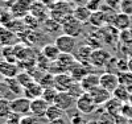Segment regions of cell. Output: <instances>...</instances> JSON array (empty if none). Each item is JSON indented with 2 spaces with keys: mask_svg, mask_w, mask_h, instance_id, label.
I'll use <instances>...</instances> for the list:
<instances>
[{
  "mask_svg": "<svg viewBox=\"0 0 132 124\" xmlns=\"http://www.w3.org/2000/svg\"><path fill=\"white\" fill-rule=\"evenodd\" d=\"M112 55L110 54L107 50L104 49H95L91 53L90 57V65L93 67H98V69H104V66L107 65V62L111 60Z\"/></svg>",
  "mask_w": 132,
  "mask_h": 124,
  "instance_id": "cell-5",
  "label": "cell"
},
{
  "mask_svg": "<svg viewBox=\"0 0 132 124\" xmlns=\"http://www.w3.org/2000/svg\"><path fill=\"white\" fill-rule=\"evenodd\" d=\"M11 111L21 116L30 114V99L25 96H17L11 100Z\"/></svg>",
  "mask_w": 132,
  "mask_h": 124,
  "instance_id": "cell-4",
  "label": "cell"
},
{
  "mask_svg": "<svg viewBox=\"0 0 132 124\" xmlns=\"http://www.w3.org/2000/svg\"><path fill=\"white\" fill-rule=\"evenodd\" d=\"M4 83H5L8 91L11 94L19 95V94H23V91H24V87L19 83V81L16 79V78H5Z\"/></svg>",
  "mask_w": 132,
  "mask_h": 124,
  "instance_id": "cell-20",
  "label": "cell"
},
{
  "mask_svg": "<svg viewBox=\"0 0 132 124\" xmlns=\"http://www.w3.org/2000/svg\"><path fill=\"white\" fill-rule=\"evenodd\" d=\"M120 50H122L123 55L127 58H132V40L120 42Z\"/></svg>",
  "mask_w": 132,
  "mask_h": 124,
  "instance_id": "cell-33",
  "label": "cell"
},
{
  "mask_svg": "<svg viewBox=\"0 0 132 124\" xmlns=\"http://www.w3.org/2000/svg\"><path fill=\"white\" fill-rule=\"evenodd\" d=\"M99 86L106 88L107 91H110V93H114L115 90L119 87L118 74L104 71L103 74H101V78H99Z\"/></svg>",
  "mask_w": 132,
  "mask_h": 124,
  "instance_id": "cell-7",
  "label": "cell"
},
{
  "mask_svg": "<svg viewBox=\"0 0 132 124\" xmlns=\"http://www.w3.org/2000/svg\"><path fill=\"white\" fill-rule=\"evenodd\" d=\"M96 107L98 106L95 104V102L93 100L89 93H85L75 100V108L83 115H90L93 112H95Z\"/></svg>",
  "mask_w": 132,
  "mask_h": 124,
  "instance_id": "cell-2",
  "label": "cell"
},
{
  "mask_svg": "<svg viewBox=\"0 0 132 124\" xmlns=\"http://www.w3.org/2000/svg\"><path fill=\"white\" fill-rule=\"evenodd\" d=\"M58 28H61V24H60L58 21L53 20L52 17L48 19L45 21V24H44V29H45V32H49V33H54Z\"/></svg>",
  "mask_w": 132,
  "mask_h": 124,
  "instance_id": "cell-30",
  "label": "cell"
},
{
  "mask_svg": "<svg viewBox=\"0 0 132 124\" xmlns=\"http://www.w3.org/2000/svg\"><path fill=\"white\" fill-rule=\"evenodd\" d=\"M123 104H124V103L122 102V100H119V99H116L115 96H112V98L103 106V108L108 112V114H111L112 116H118V115L122 114Z\"/></svg>",
  "mask_w": 132,
  "mask_h": 124,
  "instance_id": "cell-17",
  "label": "cell"
},
{
  "mask_svg": "<svg viewBox=\"0 0 132 124\" xmlns=\"http://www.w3.org/2000/svg\"><path fill=\"white\" fill-rule=\"evenodd\" d=\"M112 96H115L116 99H119V100H122L123 103H127V102H129V96H131V91L127 88V87H124V86H120L119 85V87L115 90V91L112 93Z\"/></svg>",
  "mask_w": 132,
  "mask_h": 124,
  "instance_id": "cell-23",
  "label": "cell"
},
{
  "mask_svg": "<svg viewBox=\"0 0 132 124\" xmlns=\"http://www.w3.org/2000/svg\"><path fill=\"white\" fill-rule=\"evenodd\" d=\"M75 98H73L69 93H66V91H61L57 94L56 99H54V103L53 104H56L57 107H60L61 110H63L65 112L66 111H70L74 106H75Z\"/></svg>",
  "mask_w": 132,
  "mask_h": 124,
  "instance_id": "cell-8",
  "label": "cell"
},
{
  "mask_svg": "<svg viewBox=\"0 0 132 124\" xmlns=\"http://www.w3.org/2000/svg\"><path fill=\"white\" fill-rule=\"evenodd\" d=\"M91 53H93V49L87 44H85V45H81L79 48H77L75 52L73 53V55H74L77 62L83 63V65H90Z\"/></svg>",
  "mask_w": 132,
  "mask_h": 124,
  "instance_id": "cell-11",
  "label": "cell"
},
{
  "mask_svg": "<svg viewBox=\"0 0 132 124\" xmlns=\"http://www.w3.org/2000/svg\"><path fill=\"white\" fill-rule=\"evenodd\" d=\"M86 124H101V121L96 120V119H94V120H87Z\"/></svg>",
  "mask_w": 132,
  "mask_h": 124,
  "instance_id": "cell-40",
  "label": "cell"
},
{
  "mask_svg": "<svg viewBox=\"0 0 132 124\" xmlns=\"http://www.w3.org/2000/svg\"><path fill=\"white\" fill-rule=\"evenodd\" d=\"M103 3L106 7L111 8L114 11H119L120 9V3H122V0H103Z\"/></svg>",
  "mask_w": 132,
  "mask_h": 124,
  "instance_id": "cell-38",
  "label": "cell"
},
{
  "mask_svg": "<svg viewBox=\"0 0 132 124\" xmlns=\"http://www.w3.org/2000/svg\"><path fill=\"white\" fill-rule=\"evenodd\" d=\"M90 67H91V65H83V63H79V62H75L74 66L70 69L69 74L73 77V79L75 82H81L83 78L90 73Z\"/></svg>",
  "mask_w": 132,
  "mask_h": 124,
  "instance_id": "cell-12",
  "label": "cell"
},
{
  "mask_svg": "<svg viewBox=\"0 0 132 124\" xmlns=\"http://www.w3.org/2000/svg\"><path fill=\"white\" fill-rule=\"evenodd\" d=\"M48 124H68V121H66L63 118H61V119H56V120H52V121H49Z\"/></svg>",
  "mask_w": 132,
  "mask_h": 124,
  "instance_id": "cell-39",
  "label": "cell"
},
{
  "mask_svg": "<svg viewBox=\"0 0 132 124\" xmlns=\"http://www.w3.org/2000/svg\"><path fill=\"white\" fill-rule=\"evenodd\" d=\"M99 78H101V75L94 74V73H89L83 78L79 83H81L82 88L85 90V93H89V91H91V90H94L95 87L99 86Z\"/></svg>",
  "mask_w": 132,
  "mask_h": 124,
  "instance_id": "cell-15",
  "label": "cell"
},
{
  "mask_svg": "<svg viewBox=\"0 0 132 124\" xmlns=\"http://www.w3.org/2000/svg\"><path fill=\"white\" fill-rule=\"evenodd\" d=\"M11 112V100L8 98H0V118L5 119Z\"/></svg>",
  "mask_w": 132,
  "mask_h": 124,
  "instance_id": "cell-26",
  "label": "cell"
},
{
  "mask_svg": "<svg viewBox=\"0 0 132 124\" xmlns=\"http://www.w3.org/2000/svg\"><path fill=\"white\" fill-rule=\"evenodd\" d=\"M73 98H75V99H78L81 95H83L85 94V90L82 88V86H81V83L79 82H74V85L70 87V90L68 91Z\"/></svg>",
  "mask_w": 132,
  "mask_h": 124,
  "instance_id": "cell-31",
  "label": "cell"
},
{
  "mask_svg": "<svg viewBox=\"0 0 132 124\" xmlns=\"http://www.w3.org/2000/svg\"><path fill=\"white\" fill-rule=\"evenodd\" d=\"M90 96L93 98V100L95 102L96 106H104L110 99L112 98V93H110L107 91L106 88L101 87V86H98L95 87L94 90H91V91H89Z\"/></svg>",
  "mask_w": 132,
  "mask_h": 124,
  "instance_id": "cell-9",
  "label": "cell"
},
{
  "mask_svg": "<svg viewBox=\"0 0 132 124\" xmlns=\"http://www.w3.org/2000/svg\"><path fill=\"white\" fill-rule=\"evenodd\" d=\"M57 94H58V91H57V90L54 88V87L44 88L41 98H42V99H45L49 104H53V103H54V99H56V96H57Z\"/></svg>",
  "mask_w": 132,
  "mask_h": 124,
  "instance_id": "cell-27",
  "label": "cell"
},
{
  "mask_svg": "<svg viewBox=\"0 0 132 124\" xmlns=\"http://www.w3.org/2000/svg\"><path fill=\"white\" fill-rule=\"evenodd\" d=\"M42 91H44L42 86H41L38 82L33 81L30 85H28L27 87H24V91H23V94H24V96H25V98H28V99L33 100V99L41 98Z\"/></svg>",
  "mask_w": 132,
  "mask_h": 124,
  "instance_id": "cell-13",
  "label": "cell"
},
{
  "mask_svg": "<svg viewBox=\"0 0 132 124\" xmlns=\"http://www.w3.org/2000/svg\"><path fill=\"white\" fill-rule=\"evenodd\" d=\"M96 120L101 121V124H115V116L108 114L104 108L102 110V115H99V118Z\"/></svg>",
  "mask_w": 132,
  "mask_h": 124,
  "instance_id": "cell-32",
  "label": "cell"
},
{
  "mask_svg": "<svg viewBox=\"0 0 132 124\" xmlns=\"http://www.w3.org/2000/svg\"><path fill=\"white\" fill-rule=\"evenodd\" d=\"M89 22H90L91 25H94V27H102L103 24H106V20H104V15H103V12H102L101 9H99V11H95V12H93L91 16H90Z\"/></svg>",
  "mask_w": 132,
  "mask_h": 124,
  "instance_id": "cell-24",
  "label": "cell"
},
{
  "mask_svg": "<svg viewBox=\"0 0 132 124\" xmlns=\"http://www.w3.org/2000/svg\"><path fill=\"white\" fill-rule=\"evenodd\" d=\"M16 79L19 81V83L23 86V87H27L28 85H30L33 81V77L29 74V73H25V71H21V73H19L17 74V77H16Z\"/></svg>",
  "mask_w": 132,
  "mask_h": 124,
  "instance_id": "cell-29",
  "label": "cell"
},
{
  "mask_svg": "<svg viewBox=\"0 0 132 124\" xmlns=\"http://www.w3.org/2000/svg\"><path fill=\"white\" fill-rule=\"evenodd\" d=\"M38 83L42 86V88H49L54 87V74L52 73H45L42 75V78L38 81Z\"/></svg>",
  "mask_w": 132,
  "mask_h": 124,
  "instance_id": "cell-28",
  "label": "cell"
},
{
  "mask_svg": "<svg viewBox=\"0 0 132 124\" xmlns=\"http://www.w3.org/2000/svg\"><path fill=\"white\" fill-rule=\"evenodd\" d=\"M41 54H42L48 61L53 62V61H56V60L60 57L61 52H60V49L57 48L56 44H46V45H44V46H42Z\"/></svg>",
  "mask_w": 132,
  "mask_h": 124,
  "instance_id": "cell-18",
  "label": "cell"
},
{
  "mask_svg": "<svg viewBox=\"0 0 132 124\" xmlns=\"http://www.w3.org/2000/svg\"><path fill=\"white\" fill-rule=\"evenodd\" d=\"M112 27L115 29H118L119 32L129 29L131 28V16H128L126 13H122V12H118V15H116V17L112 22Z\"/></svg>",
  "mask_w": 132,
  "mask_h": 124,
  "instance_id": "cell-16",
  "label": "cell"
},
{
  "mask_svg": "<svg viewBox=\"0 0 132 124\" xmlns=\"http://www.w3.org/2000/svg\"><path fill=\"white\" fill-rule=\"evenodd\" d=\"M21 115L15 114V112H11V114L5 118V124H20L21 121Z\"/></svg>",
  "mask_w": 132,
  "mask_h": 124,
  "instance_id": "cell-37",
  "label": "cell"
},
{
  "mask_svg": "<svg viewBox=\"0 0 132 124\" xmlns=\"http://www.w3.org/2000/svg\"><path fill=\"white\" fill-rule=\"evenodd\" d=\"M61 29L63 30L65 35H69V36L77 38L82 33V30H83V22H81L79 20H77L71 15L70 17H68L61 24Z\"/></svg>",
  "mask_w": 132,
  "mask_h": 124,
  "instance_id": "cell-1",
  "label": "cell"
},
{
  "mask_svg": "<svg viewBox=\"0 0 132 124\" xmlns=\"http://www.w3.org/2000/svg\"><path fill=\"white\" fill-rule=\"evenodd\" d=\"M54 44L57 45V48L60 49L61 53H68V54H73L77 49V38L71 37L69 35H61L56 38Z\"/></svg>",
  "mask_w": 132,
  "mask_h": 124,
  "instance_id": "cell-3",
  "label": "cell"
},
{
  "mask_svg": "<svg viewBox=\"0 0 132 124\" xmlns=\"http://www.w3.org/2000/svg\"><path fill=\"white\" fill-rule=\"evenodd\" d=\"M4 79H5V78L3 77V74H2V73H0V83H3V82H4Z\"/></svg>",
  "mask_w": 132,
  "mask_h": 124,
  "instance_id": "cell-42",
  "label": "cell"
},
{
  "mask_svg": "<svg viewBox=\"0 0 132 124\" xmlns=\"http://www.w3.org/2000/svg\"><path fill=\"white\" fill-rule=\"evenodd\" d=\"M119 12L126 13L128 16H132V0H122Z\"/></svg>",
  "mask_w": 132,
  "mask_h": 124,
  "instance_id": "cell-34",
  "label": "cell"
},
{
  "mask_svg": "<svg viewBox=\"0 0 132 124\" xmlns=\"http://www.w3.org/2000/svg\"><path fill=\"white\" fill-rule=\"evenodd\" d=\"M0 73L4 78H16L19 74V67L16 63L9 61H0Z\"/></svg>",
  "mask_w": 132,
  "mask_h": 124,
  "instance_id": "cell-14",
  "label": "cell"
},
{
  "mask_svg": "<svg viewBox=\"0 0 132 124\" xmlns=\"http://www.w3.org/2000/svg\"><path fill=\"white\" fill-rule=\"evenodd\" d=\"M49 106L50 104L42 98L33 99L30 100V114L35 116H38V118H45V114H46Z\"/></svg>",
  "mask_w": 132,
  "mask_h": 124,
  "instance_id": "cell-10",
  "label": "cell"
},
{
  "mask_svg": "<svg viewBox=\"0 0 132 124\" xmlns=\"http://www.w3.org/2000/svg\"><path fill=\"white\" fill-rule=\"evenodd\" d=\"M128 70L132 73V58H128Z\"/></svg>",
  "mask_w": 132,
  "mask_h": 124,
  "instance_id": "cell-41",
  "label": "cell"
},
{
  "mask_svg": "<svg viewBox=\"0 0 132 124\" xmlns=\"http://www.w3.org/2000/svg\"><path fill=\"white\" fill-rule=\"evenodd\" d=\"M91 11L89 9L87 5H79V7H75L74 11H73V16L79 20L81 22H86L90 20V16H91Z\"/></svg>",
  "mask_w": 132,
  "mask_h": 124,
  "instance_id": "cell-19",
  "label": "cell"
},
{
  "mask_svg": "<svg viewBox=\"0 0 132 124\" xmlns=\"http://www.w3.org/2000/svg\"><path fill=\"white\" fill-rule=\"evenodd\" d=\"M87 120L82 116V114L77 110V112H73L70 116V124H86Z\"/></svg>",
  "mask_w": 132,
  "mask_h": 124,
  "instance_id": "cell-35",
  "label": "cell"
},
{
  "mask_svg": "<svg viewBox=\"0 0 132 124\" xmlns=\"http://www.w3.org/2000/svg\"><path fill=\"white\" fill-rule=\"evenodd\" d=\"M74 82L75 81L73 79V77L69 73H60V74L54 75V88L58 93H61V91L68 93L70 87L74 85Z\"/></svg>",
  "mask_w": 132,
  "mask_h": 124,
  "instance_id": "cell-6",
  "label": "cell"
},
{
  "mask_svg": "<svg viewBox=\"0 0 132 124\" xmlns=\"http://www.w3.org/2000/svg\"><path fill=\"white\" fill-rule=\"evenodd\" d=\"M63 115H65V111L63 110H61L56 104H50L49 108H48V111H46V114H45V119L48 121H52V120L63 118Z\"/></svg>",
  "mask_w": 132,
  "mask_h": 124,
  "instance_id": "cell-21",
  "label": "cell"
},
{
  "mask_svg": "<svg viewBox=\"0 0 132 124\" xmlns=\"http://www.w3.org/2000/svg\"><path fill=\"white\" fill-rule=\"evenodd\" d=\"M124 118H127L128 120H132V103L131 102H127L123 104V108H122V114Z\"/></svg>",
  "mask_w": 132,
  "mask_h": 124,
  "instance_id": "cell-36",
  "label": "cell"
},
{
  "mask_svg": "<svg viewBox=\"0 0 132 124\" xmlns=\"http://www.w3.org/2000/svg\"><path fill=\"white\" fill-rule=\"evenodd\" d=\"M49 121L45 119V118H38V116H35V115H24L21 118V121L20 124H48Z\"/></svg>",
  "mask_w": 132,
  "mask_h": 124,
  "instance_id": "cell-25",
  "label": "cell"
},
{
  "mask_svg": "<svg viewBox=\"0 0 132 124\" xmlns=\"http://www.w3.org/2000/svg\"><path fill=\"white\" fill-rule=\"evenodd\" d=\"M118 78H119V85L127 87L129 91L132 93V73L129 70L122 71V73L118 74Z\"/></svg>",
  "mask_w": 132,
  "mask_h": 124,
  "instance_id": "cell-22",
  "label": "cell"
}]
</instances>
